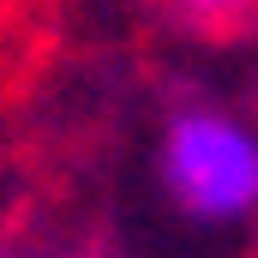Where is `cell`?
I'll return each instance as SVG.
<instances>
[{
    "mask_svg": "<svg viewBox=\"0 0 258 258\" xmlns=\"http://www.w3.org/2000/svg\"><path fill=\"white\" fill-rule=\"evenodd\" d=\"M162 192L192 222H246L258 210V132L228 108H174L162 126Z\"/></svg>",
    "mask_w": 258,
    "mask_h": 258,
    "instance_id": "cell-1",
    "label": "cell"
},
{
    "mask_svg": "<svg viewBox=\"0 0 258 258\" xmlns=\"http://www.w3.org/2000/svg\"><path fill=\"white\" fill-rule=\"evenodd\" d=\"M0 258H42V252H0Z\"/></svg>",
    "mask_w": 258,
    "mask_h": 258,
    "instance_id": "cell-3",
    "label": "cell"
},
{
    "mask_svg": "<svg viewBox=\"0 0 258 258\" xmlns=\"http://www.w3.org/2000/svg\"><path fill=\"white\" fill-rule=\"evenodd\" d=\"M186 18H204V24H228L240 12H258V0H174Z\"/></svg>",
    "mask_w": 258,
    "mask_h": 258,
    "instance_id": "cell-2",
    "label": "cell"
}]
</instances>
